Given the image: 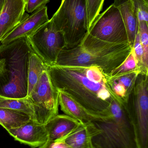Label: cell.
I'll return each mask as SVG.
<instances>
[{
  "label": "cell",
  "instance_id": "cell-29",
  "mask_svg": "<svg viewBox=\"0 0 148 148\" xmlns=\"http://www.w3.org/2000/svg\"><path fill=\"white\" fill-rule=\"evenodd\" d=\"M1 64H0V69H1Z\"/></svg>",
  "mask_w": 148,
  "mask_h": 148
},
{
  "label": "cell",
  "instance_id": "cell-12",
  "mask_svg": "<svg viewBox=\"0 0 148 148\" xmlns=\"http://www.w3.org/2000/svg\"><path fill=\"white\" fill-rule=\"evenodd\" d=\"M25 0H5L0 12V42L25 16Z\"/></svg>",
  "mask_w": 148,
  "mask_h": 148
},
{
  "label": "cell",
  "instance_id": "cell-14",
  "mask_svg": "<svg viewBox=\"0 0 148 148\" xmlns=\"http://www.w3.org/2000/svg\"><path fill=\"white\" fill-rule=\"evenodd\" d=\"M113 5L117 8L124 23L128 44L133 47L138 31V20L131 0H114Z\"/></svg>",
  "mask_w": 148,
  "mask_h": 148
},
{
  "label": "cell",
  "instance_id": "cell-21",
  "mask_svg": "<svg viewBox=\"0 0 148 148\" xmlns=\"http://www.w3.org/2000/svg\"><path fill=\"white\" fill-rule=\"evenodd\" d=\"M140 73V70H135L113 77H108V78L123 85L126 88L129 97L134 87L137 76Z\"/></svg>",
  "mask_w": 148,
  "mask_h": 148
},
{
  "label": "cell",
  "instance_id": "cell-7",
  "mask_svg": "<svg viewBox=\"0 0 148 148\" xmlns=\"http://www.w3.org/2000/svg\"><path fill=\"white\" fill-rule=\"evenodd\" d=\"M59 91L54 86L47 71L43 73L28 97L34 112L33 121L45 125L58 114Z\"/></svg>",
  "mask_w": 148,
  "mask_h": 148
},
{
  "label": "cell",
  "instance_id": "cell-5",
  "mask_svg": "<svg viewBox=\"0 0 148 148\" xmlns=\"http://www.w3.org/2000/svg\"><path fill=\"white\" fill-rule=\"evenodd\" d=\"M50 20L63 34L64 49L78 46L89 32L87 0H62Z\"/></svg>",
  "mask_w": 148,
  "mask_h": 148
},
{
  "label": "cell",
  "instance_id": "cell-22",
  "mask_svg": "<svg viewBox=\"0 0 148 148\" xmlns=\"http://www.w3.org/2000/svg\"><path fill=\"white\" fill-rule=\"evenodd\" d=\"M138 32L144 51V69L148 72V23L143 21L138 22Z\"/></svg>",
  "mask_w": 148,
  "mask_h": 148
},
{
  "label": "cell",
  "instance_id": "cell-20",
  "mask_svg": "<svg viewBox=\"0 0 148 148\" xmlns=\"http://www.w3.org/2000/svg\"><path fill=\"white\" fill-rule=\"evenodd\" d=\"M135 70H140L141 71L138 67L136 57L133 48H132L131 52L126 60L119 67L112 71L108 77H113L121 74L129 73Z\"/></svg>",
  "mask_w": 148,
  "mask_h": 148
},
{
  "label": "cell",
  "instance_id": "cell-9",
  "mask_svg": "<svg viewBox=\"0 0 148 148\" xmlns=\"http://www.w3.org/2000/svg\"><path fill=\"white\" fill-rule=\"evenodd\" d=\"M94 38L109 43H128L127 34L120 14L117 8L110 5L99 14L89 30Z\"/></svg>",
  "mask_w": 148,
  "mask_h": 148
},
{
  "label": "cell",
  "instance_id": "cell-11",
  "mask_svg": "<svg viewBox=\"0 0 148 148\" xmlns=\"http://www.w3.org/2000/svg\"><path fill=\"white\" fill-rule=\"evenodd\" d=\"M7 131L15 140L32 148L39 147L48 140L45 125L31 120L20 127Z\"/></svg>",
  "mask_w": 148,
  "mask_h": 148
},
{
  "label": "cell",
  "instance_id": "cell-6",
  "mask_svg": "<svg viewBox=\"0 0 148 148\" xmlns=\"http://www.w3.org/2000/svg\"><path fill=\"white\" fill-rule=\"evenodd\" d=\"M134 130L138 148H148V75H138L134 89L123 104Z\"/></svg>",
  "mask_w": 148,
  "mask_h": 148
},
{
  "label": "cell",
  "instance_id": "cell-13",
  "mask_svg": "<svg viewBox=\"0 0 148 148\" xmlns=\"http://www.w3.org/2000/svg\"><path fill=\"white\" fill-rule=\"evenodd\" d=\"M81 123L66 114H58L45 124L48 140L63 141Z\"/></svg>",
  "mask_w": 148,
  "mask_h": 148
},
{
  "label": "cell",
  "instance_id": "cell-25",
  "mask_svg": "<svg viewBox=\"0 0 148 148\" xmlns=\"http://www.w3.org/2000/svg\"><path fill=\"white\" fill-rule=\"evenodd\" d=\"M133 49L135 55L137 60V65L138 67L141 70V73L148 74V72H146L144 69L143 66V57H144V51L143 47L141 43L140 40V35L137 31V34L136 36L134 42Z\"/></svg>",
  "mask_w": 148,
  "mask_h": 148
},
{
  "label": "cell",
  "instance_id": "cell-26",
  "mask_svg": "<svg viewBox=\"0 0 148 148\" xmlns=\"http://www.w3.org/2000/svg\"><path fill=\"white\" fill-rule=\"evenodd\" d=\"M50 0H28L26 2L25 10L28 13H32L42 7L46 6Z\"/></svg>",
  "mask_w": 148,
  "mask_h": 148
},
{
  "label": "cell",
  "instance_id": "cell-19",
  "mask_svg": "<svg viewBox=\"0 0 148 148\" xmlns=\"http://www.w3.org/2000/svg\"><path fill=\"white\" fill-rule=\"evenodd\" d=\"M0 108L22 111L28 114L34 120L33 106L28 97L22 98H14L0 96Z\"/></svg>",
  "mask_w": 148,
  "mask_h": 148
},
{
  "label": "cell",
  "instance_id": "cell-8",
  "mask_svg": "<svg viewBox=\"0 0 148 148\" xmlns=\"http://www.w3.org/2000/svg\"><path fill=\"white\" fill-rule=\"evenodd\" d=\"M26 38L33 52L47 66L55 65L66 45L63 34L55 27L50 19Z\"/></svg>",
  "mask_w": 148,
  "mask_h": 148
},
{
  "label": "cell",
  "instance_id": "cell-2",
  "mask_svg": "<svg viewBox=\"0 0 148 148\" xmlns=\"http://www.w3.org/2000/svg\"><path fill=\"white\" fill-rule=\"evenodd\" d=\"M132 48L128 43L104 42L88 33L78 46L63 49L55 65L63 66L98 67L109 76L126 60Z\"/></svg>",
  "mask_w": 148,
  "mask_h": 148
},
{
  "label": "cell",
  "instance_id": "cell-18",
  "mask_svg": "<svg viewBox=\"0 0 148 148\" xmlns=\"http://www.w3.org/2000/svg\"><path fill=\"white\" fill-rule=\"evenodd\" d=\"M47 67L33 51L30 52L28 69V96L37 83L43 73L47 71Z\"/></svg>",
  "mask_w": 148,
  "mask_h": 148
},
{
  "label": "cell",
  "instance_id": "cell-17",
  "mask_svg": "<svg viewBox=\"0 0 148 148\" xmlns=\"http://www.w3.org/2000/svg\"><path fill=\"white\" fill-rule=\"evenodd\" d=\"M63 141L73 148H94L87 124L81 123Z\"/></svg>",
  "mask_w": 148,
  "mask_h": 148
},
{
  "label": "cell",
  "instance_id": "cell-24",
  "mask_svg": "<svg viewBox=\"0 0 148 148\" xmlns=\"http://www.w3.org/2000/svg\"><path fill=\"white\" fill-rule=\"evenodd\" d=\"M138 22L148 23V0H131Z\"/></svg>",
  "mask_w": 148,
  "mask_h": 148
},
{
  "label": "cell",
  "instance_id": "cell-10",
  "mask_svg": "<svg viewBox=\"0 0 148 148\" xmlns=\"http://www.w3.org/2000/svg\"><path fill=\"white\" fill-rule=\"evenodd\" d=\"M49 20L46 6L35 10L31 14H26L21 22L1 41V44H6L17 39L31 35Z\"/></svg>",
  "mask_w": 148,
  "mask_h": 148
},
{
  "label": "cell",
  "instance_id": "cell-27",
  "mask_svg": "<svg viewBox=\"0 0 148 148\" xmlns=\"http://www.w3.org/2000/svg\"><path fill=\"white\" fill-rule=\"evenodd\" d=\"M38 148H73L63 141H51L48 140Z\"/></svg>",
  "mask_w": 148,
  "mask_h": 148
},
{
  "label": "cell",
  "instance_id": "cell-3",
  "mask_svg": "<svg viewBox=\"0 0 148 148\" xmlns=\"http://www.w3.org/2000/svg\"><path fill=\"white\" fill-rule=\"evenodd\" d=\"M32 51L26 37L0 45V96L27 97L29 56Z\"/></svg>",
  "mask_w": 148,
  "mask_h": 148
},
{
  "label": "cell",
  "instance_id": "cell-16",
  "mask_svg": "<svg viewBox=\"0 0 148 148\" xmlns=\"http://www.w3.org/2000/svg\"><path fill=\"white\" fill-rule=\"evenodd\" d=\"M31 120L30 116L24 112L0 108V125L7 131L20 127Z\"/></svg>",
  "mask_w": 148,
  "mask_h": 148
},
{
  "label": "cell",
  "instance_id": "cell-23",
  "mask_svg": "<svg viewBox=\"0 0 148 148\" xmlns=\"http://www.w3.org/2000/svg\"><path fill=\"white\" fill-rule=\"evenodd\" d=\"M105 0H87V13L89 30L100 14Z\"/></svg>",
  "mask_w": 148,
  "mask_h": 148
},
{
  "label": "cell",
  "instance_id": "cell-1",
  "mask_svg": "<svg viewBox=\"0 0 148 148\" xmlns=\"http://www.w3.org/2000/svg\"><path fill=\"white\" fill-rule=\"evenodd\" d=\"M86 67L48 66L50 80L56 89L71 97L89 112L105 115L112 99L121 102L107 82L95 83L89 80Z\"/></svg>",
  "mask_w": 148,
  "mask_h": 148
},
{
  "label": "cell",
  "instance_id": "cell-30",
  "mask_svg": "<svg viewBox=\"0 0 148 148\" xmlns=\"http://www.w3.org/2000/svg\"><path fill=\"white\" fill-rule=\"evenodd\" d=\"M27 2V1H28V0H25Z\"/></svg>",
  "mask_w": 148,
  "mask_h": 148
},
{
  "label": "cell",
  "instance_id": "cell-4",
  "mask_svg": "<svg viewBox=\"0 0 148 148\" xmlns=\"http://www.w3.org/2000/svg\"><path fill=\"white\" fill-rule=\"evenodd\" d=\"M94 148H138L134 130L123 104L113 99L106 115L87 124Z\"/></svg>",
  "mask_w": 148,
  "mask_h": 148
},
{
  "label": "cell",
  "instance_id": "cell-28",
  "mask_svg": "<svg viewBox=\"0 0 148 148\" xmlns=\"http://www.w3.org/2000/svg\"><path fill=\"white\" fill-rule=\"evenodd\" d=\"M5 0H0V12L3 7Z\"/></svg>",
  "mask_w": 148,
  "mask_h": 148
},
{
  "label": "cell",
  "instance_id": "cell-15",
  "mask_svg": "<svg viewBox=\"0 0 148 148\" xmlns=\"http://www.w3.org/2000/svg\"><path fill=\"white\" fill-rule=\"evenodd\" d=\"M58 91L59 106L62 111L67 115L85 124H89L91 121L101 116L91 114L71 97L63 91Z\"/></svg>",
  "mask_w": 148,
  "mask_h": 148
}]
</instances>
